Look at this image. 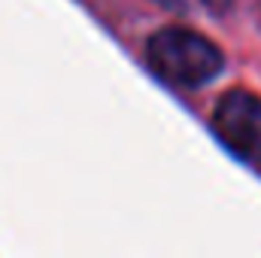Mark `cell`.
<instances>
[{"label": "cell", "instance_id": "7a4b0ae2", "mask_svg": "<svg viewBox=\"0 0 261 258\" xmlns=\"http://www.w3.org/2000/svg\"><path fill=\"white\" fill-rule=\"evenodd\" d=\"M216 137L243 161L261 164V97L234 88L222 94L213 113Z\"/></svg>", "mask_w": 261, "mask_h": 258}, {"label": "cell", "instance_id": "6da1fadb", "mask_svg": "<svg viewBox=\"0 0 261 258\" xmlns=\"http://www.w3.org/2000/svg\"><path fill=\"white\" fill-rule=\"evenodd\" d=\"M146 61L164 82L176 88H197L222 73L225 55L210 37L197 34L192 28L170 24L149 37Z\"/></svg>", "mask_w": 261, "mask_h": 258}, {"label": "cell", "instance_id": "3957f363", "mask_svg": "<svg viewBox=\"0 0 261 258\" xmlns=\"http://www.w3.org/2000/svg\"><path fill=\"white\" fill-rule=\"evenodd\" d=\"M161 3H170V0H161Z\"/></svg>", "mask_w": 261, "mask_h": 258}]
</instances>
